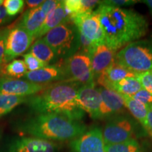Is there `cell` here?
I'll return each instance as SVG.
<instances>
[{
    "mask_svg": "<svg viewBox=\"0 0 152 152\" xmlns=\"http://www.w3.org/2000/svg\"><path fill=\"white\" fill-rule=\"evenodd\" d=\"M18 130L23 134L49 141L73 140L86 132L80 121L58 113H39L20 123Z\"/></svg>",
    "mask_w": 152,
    "mask_h": 152,
    "instance_id": "obj_3",
    "label": "cell"
},
{
    "mask_svg": "<svg viewBox=\"0 0 152 152\" xmlns=\"http://www.w3.org/2000/svg\"><path fill=\"white\" fill-rule=\"evenodd\" d=\"M56 144L52 141L35 137H24L11 144L9 152H56Z\"/></svg>",
    "mask_w": 152,
    "mask_h": 152,
    "instance_id": "obj_14",
    "label": "cell"
},
{
    "mask_svg": "<svg viewBox=\"0 0 152 152\" xmlns=\"http://www.w3.org/2000/svg\"><path fill=\"white\" fill-rule=\"evenodd\" d=\"M124 99L125 106L133 117L138 121L148 134L152 137V132L150 129L147 121L148 109L145 105L128 96H123Z\"/></svg>",
    "mask_w": 152,
    "mask_h": 152,
    "instance_id": "obj_20",
    "label": "cell"
},
{
    "mask_svg": "<svg viewBox=\"0 0 152 152\" xmlns=\"http://www.w3.org/2000/svg\"><path fill=\"white\" fill-rule=\"evenodd\" d=\"M140 1H137V0H105L102 1V2L104 4L111 6V7L123 8V7H128V6L135 4Z\"/></svg>",
    "mask_w": 152,
    "mask_h": 152,
    "instance_id": "obj_31",
    "label": "cell"
},
{
    "mask_svg": "<svg viewBox=\"0 0 152 152\" xmlns=\"http://www.w3.org/2000/svg\"><path fill=\"white\" fill-rule=\"evenodd\" d=\"M81 85L73 82L52 83L37 94L28 96L26 103L35 113H58L80 121L84 115L77 106V94Z\"/></svg>",
    "mask_w": 152,
    "mask_h": 152,
    "instance_id": "obj_2",
    "label": "cell"
},
{
    "mask_svg": "<svg viewBox=\"0 0 152 152\" xmlns=\"http://www.w3.org/2000/svg\"><path fill=\"white\" fill-rule=\"evenodd\" d=\"M23 80L37 84L48 85L58 82L68 81L63 65H50L35 71H28L23 77Z\"/></svg>",
    "mask_w": 152,
    "mask_h": 152,
    "instance_id": "obj_13",
    "label": "cell"
},
{
    "mask_svg": "<svg viewBox=\"0 0 152 152\" xmlns=\"http://www.w3.org/2000/svg\"><path fill=\"white\" fill-rule=\"evenodd\" d=\"M27 99L25 96L0 94V118L9 113L20 104L26 103Z\"/></svg>",
    "mask_w": 152,
    "mask_h": 152,
    "instance_id": "obj_25",
    "label": "cell"
},
{
    "mask_svg": "<svg viewBox=\"0 0 152 152\" xmlns=\"http://www.w3.org/2000/svg\"><path fill=\"white\" fill-rule=\"evenodd\" d=\"M23 61L26 64L28 71H35L47 66L43 62H42L37 57L30 52L23 54Z\"/></svg>",
    "mask_w": 152,
    "mask_h": 152,
    "instance_id": "obj_28",
    "label": "cell"
},
{
    "mask_svg": "<svg viewBox=\"0 0 152 152\" xmlns=\"http://www.w3.org/2000/svg\"><path fill=\"white\" fill-rule=\"evenodd\" d=\"M68 82L80 85L95 84L90 56L79 51L63 64Z\"/></svg>",
    "mask_w": 152,
    "mask_h": 152,
    "instance_id": "obj_6",
    "label": "cell"
},
{
    "mask_svg": "<svg viewBox=\"0 0 152 152\" xmlns=\"http://www.w3.org/2000/svg\"><path fill=\"white\" fill-rule=\"evenodd\" d=\"M47 15L40 7L29 9L23 15L19 26L28 31L35 40L38 33L45 22Z\"/></svg>",
    "mask_w": 152,
    "mask_h": 152,
    "instance_id": "obj_18",
    "label": "cell"
},
{
    "mask_svg": "<svg viewBox=\"0 0 152 152\" xmlns=\"http://www.w3.org/2000/svg\"><path fill=\"white\" fill-rule=\"evenodd\" d=\"M98 89L102 98V118L123 112L126 107L123 95L104 87L99 86Z\"/></svg>",
    "mask_w": 152,
    "mask_h": 152,
    "instance_id": "obj_16",
    "label": "cell"
},
{
    "mask_svg": "<svg viewBox=\"0 0 152 152\" xmlns=\"http://www.w3.org/2000/svg\"><path fill=\"white\" fill-rule=\"evenodd\" d=\"M0 138H1V132H0Z\"/></svg>",
    "mask_w": 152,
    "mask_h": 152,
    "instance_id": "obj_39",
    "label": "cell"
},
{
    "mask_svg": "<svg viewBox=\"0 0 152 152\" xmlns=\"http://www.w3.org/2000/svg\"><path fill=\"white\" fill-rule=\"evenodd\" d=\"M95 11L103 28L105 44L115 52L147 35V19L132 9L111 7L102 2Z\"/></svg>",
    "mask_w": 152,
    "mask_h": 152,
    "instance_id": "obj_1",
    "label": "cell"
},
{
    "mask_svg": "<svg viewBox=\"0 0 152 152\" xmlns=\"http://www.w3.org/2000/svg\"><path fill=\"white\" fill-rule=\"evenodd\" d=\"M42 38L59 59L66 60L80 49V33L73 23L59 25Z\"/></svg>",
    "mask_w": 152,
    "mask_h": 152,
    "instance_id": "obj_5",
    "label": "cell"
},
{
    "mask_svg": "<svg viewBox=\"0 0 152 152\" xmlns=\"http://www.w3.org/2000/svg\"><path fill=\"white\" fill-rule=\"evenodd\" d=\"M33 41V36L20 26L9 30L6 37L5 64L16 59L17 56L25 54Z\"/></svg>",
    "mask_w": 152,
    "mask_h": 152,
    "instance_id": "obj_9",
    "label": "cell"
},
{
    "mask_svg": "<svg viewBox=\"0 0 152 152\" xmlns=\"http://www.w3.org/2000/svg\"><path fill=\"white\" fill-rule=\"evenodd\" d=\"M66 23H72L71 17L66 11L64 1H59L56 8L47 16L40 30L36 37L35 40L42 37L51 30L54 29L59 25Z\"/></svg>",
    "mask_w": 152,
    "mask_h": 152,
    "instance_id": "obj_17",
    "label": "cell"
},
{
    "mask_svg": "<svg viewBox=\"0 0 152 152\" xmlns=\"http://www.w3.org/2000/svg\"><path fill=\"white\" fill-rule=\"evenodd\" d=\"M30 53L37 57L46 66L56 65L59 58L42 37L36 39L30 48Z\"/></svg>",
    "mask_w": 152,
    "mask_h": 152,
    "instance_id": "obj_21",
    "label": "cell"
},
{
    "mask_svg": "<svg viewBox=\"0 0 152 152\" xmlns=\"http://www.w3.org/2000/svg\"><path fill=\"white\" fill-rule=\"evenodd\" d=\"M0 34H1V31H0Z\"/></svg>",
    "mask_w": 152,
    "mask_h": 152,
    "instance_id": "obj_40",
    "label": "cell"
},
{
    "mask_svg": "<svg viewBox=\"0 0 152 152\" xmlns=\"http://www.w3.org/2000/svg\"><path fill=\"white\" fill-rule=\"evenodd\" d=\"M136 75L137 73H133L124 66H121L118 63L115 61L113 65L110 66L96 80V82L100 85L101 87L109 88L111 85L114 83L121 81V80L126 77H136Z\"/></svg>",
    "mask_w": 152,
    "mask_h": 152,
    "instance_id": "obj_19",
    "label": "cell"
},
{
    "mask_svg": "<svg viewBox=\"0 0 152 152\" xmlns=\"http://www.w3.org/2000/svg\"><path fill=\"white\" fill-rule=\"evenodd\" d=\"M109 89L115 91L123 96H131L142 90V86L137 77H130L114 83Z\"/></svg>",
    "mask_w": 152,
    "mask_h": 152,
    "instance_id": "obj_23",
    "label": "cell"
},
{
    "mask_svg": "<svg viewBox=\"0 0 152 152\" xmlns=\"http://www.w3.org/2000/svg\"><path fill=\"white\" fill-rule=\"evenodd\" d=\"M71 22L94 47L105 43V37L99 18L96 11L79 14L71 18Z\"/></svg>",
    "mask_w": 152,
    "mask_h": 152,
    "instance_id": "obj_8",
    "label": "cell"
},
{
    "mask_svg": "<svg viewBox=\"0 0 152 152\" xmlns=\"http://www.w3.org/2000/svg\"><path fill=\"white\" fill-rule=\"evenodd\" d=\"M115 61L134 73L152 71V40L139 39L118 51Z\"/></svg>",
    "mask_w": 152,
    "mask_h": 152,
    "instance_id": "obj_4",
    "label": "cell"
},
{
    "mask_svg": "<svg viewBox=\"0 0 152 152\" xmlns=\"http://www.w3.org/2000/svg\"><path fill=\"white\" fill-rule=\"evenodd\" d=\"M44 1H43V0H28V1H25V3L26 4L28 8L32 9L40 7Z\"/></svg>",
    "mask_w": 152,
    "mask_h": 152,
    "instance_id": "obj_34",
    "label": "cell"
},
{
    "mask_svg": "<svg viewBox=\"0 0 152 152\" xmlns=\"http://www.w3.org/2000/svg\"><path fill=\"white\" fill-rule=\"evenodd\" d=\"M141 2H144L147 6L152 16V0H144V1H141Z\"/></svg>",
    "mask_w": 152,
    "mask_h": 152,
    "instance_id": "obj_37",
    "label": "cell"
},
{
    "mask_svg": "<svg viewBox=\"0 0 152 152\" xmlns=\"http://www.w3.org/2000/svg\"><path fill=\"white\" fill-rule=\"evenodd\" d=\"M117 52L109 48L105 43L98 45L90 54L94 80L103 74L115 61Z\"/></svg>",
    "mask_w": 152,
    "mask_h": 152,
    "instance_id": "obj_15",
    "label": "cell"
},
{
    "mask_svg": "<svg viewBox=\"0 0 152 152\" xmlns=\"http://www.w3.org/2000/svg\"><path fill=\"white\" fill-rule=\"evenodd\" d=\"M4 2V0H0V6H2Z\"/></svg>",
    "mask_w": 152,
    "mask_h": 152,
    "instance_id": "obj_38",
    "label": "cell"
},
{
    "mask_svg": "<svg viewBox=\"0 0 152 152\" xmlns=\"http://www.w3.org/2000/svg\"><path fill=\"white\" fill-rule=\"evenodd\" d=\"M58 2H59V1H58V0H47V1H44L42 4L39 7L47 16L56 8Z\"/></svg>",
    "mask_w": 152,
    "mask_h": 152,
    "instance_id": "obj_33",
    "label": "cell"
},
{
    "mask_svg": "<svg viewBox=\"0 0 152 152\" xmlns=\"http://www.w3.org/2000/svg\"><path fill=\"white\" fill-rule=\"evenodd\" d=\"M9 30H5L1 32L0 34V70L3 67V65L5 64V43L6 37Z\"/></svg>",
    "mask_w": 152,
    "mask_h": 152,
    "instance_id": "obj_32",
    "label": "cell"
},
{
    "mask_svg": "<svg viewBox=\"0 0 152 152\" xmlns=\"http://www.w3.org/2000/svg\"><path fill=\"white\" fill-rule=\"evenodd\" d=\"M105 151L106 152H142L140 144L135 140L106 145Z\"/></svg>",
    "mask_w": 152,
    "mask_h": 152,
    "instance_id": "obj_26",
    "label": "cell"
},
{
    "mask_svg": "<svg viewBox=\"0 0 152 152\" xmlns=\"http://www.w3.org/2000/svg\"><path fill=\"white\" fill-rule=\"evenodd\" d=\"M24 4L25 1L23 0H4L3 6L7 15L9 17H11L21 12Z\"/></svg>",
    "mask_w": 152,
    "mask_h": 152,
    "instance_id": "obj_27",
    "label": "cell"
},
{
    "mask_svg": "<svg viewBox=\"0 0 152 152\" xmlns=\"http://www.w3.org/2000/svg\"><path fill=\"white\" fill-rule=\"evenodd\" d=\"M50 85L37 84L22 79L2 77L0 79V94L28 97L38 94Z\"/></svg>",
    "mask_w": 152,
    "mask_h": 152,
    "instance_id": "obj_11",
    "label": "cell"
},
{
    "mask_svg": "<svg viewBox=\"0 0 152 152\" xmlns=\"http://www.w3.org/2000/svg\"><path fill=\"white\" fill-rule=\"evenodd\" d=\"M4 75L7 78L19 79L28 73V69L23 60L14 59L1 68Z\"/></svg>",
    "mask_w": 152,
    "mask_h": 152,
    "instance_id": "obj_24",
    "label": "cell"
},
{
    "mask_svg": "<svg viewBox=\"0 0 152 152\" xmlns=\"http://www.w3.org/2000/svg\"><path fill=\"white\" fill-rule=\"evenodd\" d=\"M102 1L96 0H65L64 1V6L68 14L71 17L79 14L92 12L102 4Z\"/></svg>",
    "mask_w": 152,
    "mask_h": 152,
    "instance_id": "obj_22",
    "label": "cell"
},
{
    "mask_svg": "<svg viewBox=\"0 0 152 152\" xmlns=\"http://www.w3.org/2000/svg\"><path fill=\"white\" fill-rule=\"evenodd\" d=\"M105 145L122 143L134 140V125L130 118L116 116L112 118L102 129Z\"/></svg>",
    "mask_w": 152,
    "mask_h": 152,
    "instance_id": "obj_7",
    "label": "cell"
},
{
    "mask_svg": "<svg viewBox=\"0 0 152 152\" xmlns=\"http://www.w3.org/2000/svg\"><path fill=\"white\" fill-rule=\"evenodd\" d=\"M136 77L141 83L142 88L152 94V71L137 73Z\"/></svg>",
    "mask_w": 152,
    "mask_h": 152,
    "instance_id": "obj_29",
    "label": "cell"
},
{
    "mask_svg": "<svg viewBox=\"0 0 152 152\" xmlns=\"http://www.w3.org/2000/svg\"><path fill=\"white\" fill-rule=\"evenodd\" d=\"M77 103L93 119L102 118V98L96 84L81 85L77 91Z\"/></svg>",
    "mask_w": 152,
    "mask_h": 152,
    "instance_id": "obj_10",
    "label": "cell"
},
{
    "mask_svg": "<svg viewBox=\"0 0 152 152\" xmlns=\"http://www.w3.org/2000/svg\"><path fill=\"white\" fill-rule=\"evenodd\" d=\"M131 97L141 102L147 107L152 106V94L151 92H148L147 90H144V88L140 90L135 94L131 96Z\"/></svg>",
    "mask_w": 152,
    "mask_h": 152,
    "instance_id": "obj_30",
    "label": "cell"
},
{
    "mask_svg": "<svg viewBox=\"0 0 152 152\" xmlns=\"http://www.w3.org/2000/svg\"><path fill=\"white\" fill-rule=\"evenodd\" d=\"M9 19V16L7 15L4 6H0V25L5 23L6 22L8 21Z\"/></svg>",
    "mask_w": 152,
    "mask_h": 152,
    "instance_id": "obj_35",
    "label": "cell"
},
{
    "mask_svg": "<svg viewBox=\"0 0 152 152\" xmlns=\"http://www.w3.org/2000/svg\"><path fill=\"white\" fill-rule=\"evenodd\" d=\"M148 109V114H147V121L148 124L150 129L152 132V106L147 107Z\"/></svg>",
    "mask_w": 152,
    "mask_h": 152,
    "instance_id": "obj_36",
    "label": "cell"
},
{
    "mask_svg": "<svg viewBox=\"0 0 152 152\" xmlns=\"http://www.w3.org/2000/svg\"><path fill=\"white\" fill-rule=\"evenodd\" d=\"M72 152H106L102 129L94 128L74 139L70 144Z\"/></svg>",
    "mask_w": 152,
    "mask_h": 152,
    "instance_id": "obj_12",
    "label": "cell"
}]
</instances>
